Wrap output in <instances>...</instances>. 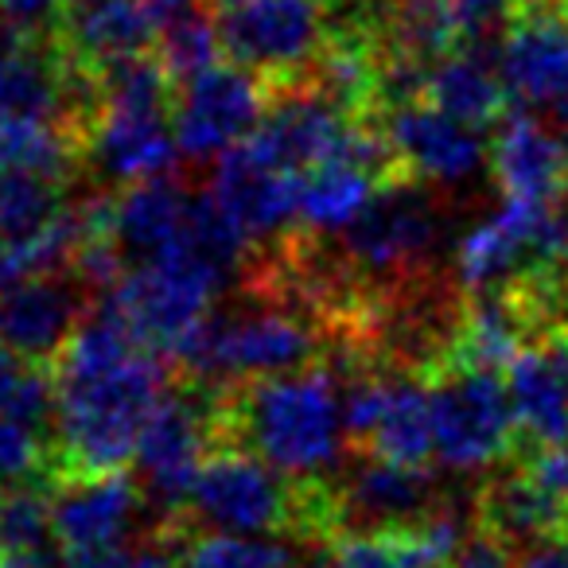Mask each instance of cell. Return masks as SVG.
I'll return each mask as SVG.
<instances>
[{
    "mask_svg": "<svg viewBox=\"0 0 568 568\" xmlns=\"http://www.w3.org/2000/svg\"><path fill=\"white\" fill-rule=\"evenodd\" d=\"M219 436L261 456L293 483H320L347 452L339 378L304 366L219 389Z\"/></svg>",
    "mask_w": 568,
    "mask_h": 568,
    "instance_id": "6da1fadb",
    "label": "cell"
},
{
    "mask_svg": "<svg viewBox=\"0 0 568 568\" xmlns=\"http://www.w3.org/2000/svg\"><path fill=\"white\" fill-rule=\"evenodd\" d=\"M55 471H125L156 402L168 394V366L156 351H136L121 366L55 378Z\"/></svg>",
    "mask_w": 568,
    "mask_h": 568,
    "instance_id": "7a4b0ae2",
    "label": "cell"
},
{
    "mask_svg": "<svg viewBox=\"0 0 568 568\" xmlns=\"http://www.w3.org/2000/svg\"><path fill=\"white\" fill-rule=\"evenodd\" d=\"M320 355L324 327H312L304 316L268 301L253 312H206L172 351V363L187 382L226 389L316 366Z\"/></svg>",
    "mask_w": 568,
    "mask_h": 568,
    "instance_id": "3957f363",
    "label": "cell"
},
{
    "mask_svg": "<svg viewBox=\"0 0 568 568\" xmlns=\"http://www.w3.org/2000/svg\"><path fill=\"white\" fill-rule=\"evenodd\" d=\"M183 518L222 534H284L296 521L324 534L335 526V495L320 490V483L293 487L273 464L230 444L203 459Z\"/></svg>",
    "mask_w": 568,
    "mask_h": 568,
    "instance_id": "277c9868",
    "label": "cell"
},
{
    "mask_svg": "<svg viewBox=\"0 0 568 568\" xmlns=\"http://www.w3.org/2000/svg\"><path fill=\"white\" fill-rule=\"evenodd\" d=\"M335 237L343 265L371 301L389 304L413 296L436 245V203L425 180L402 175L382 183L371 206Z\"/></svg>",
    "mask_w": 568,
    "mask_h": 568,
    "instance_id": "5b68a950",
    "label": "cell"
},
{
    "mask_svg": "<svg viewBox=\"0 0 568 568\" xmlns=\"http://www.w3.org/2000/svg\"><path fill=\"white\" fill-rule=\"evenodd\" d=\"M211 12L222 55L268 90L308 82L332 36L324 0H211Z\"/></svg>",
    "mask_w": 568,
    "mask_h": 568,
    "instance_id": "8992f818",
    "label": "cell"
},
{
    "mask_svg": "<svg viewBox=\"0 0 568 568\" xmlns=\"http://www.w3.org/2000/svg\"><path fill=\"white\" fill-rule=\"evenodd\" d=\"M428 409H433V452L456 475L490 471L518 444L503 371L436 366L428 374Z\"/></svg>",
    "mask_w": 568,
    "mask_h": 568,
    "instance_id": "52a82bcc",
    "label": "cell"
},
{
    "mask_svg": "<svg viewBox=\"0 0 568 568\" xmlns=\"http://www.w3.org/2000/svg\"><path fill=\"white\" fill-rule=\"evenodd\" d=\"M211 440H219V389L214 386H168L156 402L144 433L136 440V483L144 503L168 521L187 514L191 487L199 467L211 456Z\"/></svg>",
    "mask_w": 568,
    "mask_h": 568,
    "instance_id": "ba28073f",
    "label": "cell"
},
{
    "mask_svg": "<svg viewBox=\"0 0 568 568\" xmlns=\"http://www.w3.org/2000/svg\"><path fill=\"white\" fill-rule=\"evenodd\" d=\"M222 284L226 276L195 250L187 234V242L168 257L125 268V276L105 293V301L141 339V347L172 358L183 335L211 312V301Z\"/></svg>",
    "mask_w": 568,
    "mask_h": 568,
    "instance_id": "9c48e42d",
    "label": "cell"
},
{
    "mask_svg": "<svg viewBox=\"0 0 568 568\" xmlns=\"http://www.w3.org/2000/svg\"><path fill=\"white\" fill-rule=\"evenodd\" d=\"M273 90L257 74L234 63H214L211 71L187 79L175 90V141L191 160H214L250 141L268 110Z\"/></svg>",
    "mask_w": 568,
    "mask_h": 568,
    "instance_id": "30bf717a",
    "label": "cell"
},
{
    "mask_svg": "<svg viewBox=\"0 0 568 568\" xmlns=\"http://www.w3.org/2000/svg\"><path fill=\"white\" fill-rule=\"evenodd\" d=\"M498 36V71L510 98L560 102L568 87V0H514Z\"/></svg>",
    "mask_w": 568,
    "mask_h": 568,
    "instance_id": "8fae6325",
    "label": "cell"
},
{
    "mask_svg": "<svg viewBox=\"0 0 568 568\" xmlns=\"http://www.w3.org/2000/svg\"><path fill=\"white\" fill-rule=\"evenodd\" d=\"M351 129H355V118L327 102L312 82H301V87L273 90L265 118L245 144L268 164L304 175L308 168L339 156Z\"/></svg>",
    "mask_w": 568,
    "mask_h": 568,
    "instance_id": "7c38bea8",
    "label": "cell"
},
{
    "mask_svg": "<svg viewBox=\"0 0 568 568\" xmlns=\"http://www.w3.org/2000/svg\"><path fill=\"white\" fill-rule=\"evenodd\" d=\"M90 308V293L59 273H32L0 288V347L36 366H55L74 327Z\"/></svg>",
    "mask_w": 568,
    "mask_h": 568,
    "instance_id": "4fadbf2b",
    "label": "cell"
},
{
    "mask_svg": "<svg viewBox=\"0 0 568 568\" xmlns=\"http://www.w3.org/2000/svg\"><path fill=\"white\" fill-rule=\"evenodd\" d=\"M386 133L389 149H394L397 164L405 175L425 183H459L490 160V144L483 141L479 129L459 125L456 118H448L444 110H436L433 102H409L386 110L382 118H374Z\"/></svg>",
    "mask_w": 568,
    "mask_h": 568,
    "instance_id": "5bb4252c",
    "label": "cell"
},
{
    "mask_svg": "<svg viewBox=\"0 0 568 568\" xmlns=\"http://www.w3.org/2000/svg\"><path fill=\"white\" fill-rule=\"evenodd\" d=\"M175 105H105L82 144V160L118 183L160 180L183 156L175 141Z\"/></svg>",
    "mask_w": 568,
    "mask_h": 568,
    "instance_id": "9a60e30c",
    "label": "cell"
},
{
    "mask_svg": "<svg viewBox=\"0 0 568 568\" xmlns=\"http://www.w3.org/2000/svg\"><path fill=\"white\" fill-rule=\"evenodd\" d=\"M51 43L87 74H110L156 51V32L144 0H63Z\"/></svg>",
    "mask_w": 568,
    "mask_h": 568,
    "instance_id": "2e32d148",
    "label": "cell"
},
{
    "mask_svg": "<svg viewBox=\"0 0 568 568\" xmlns=\"http://www.w3.org/2000/svg\"><path fill=\"white\" fill-rule=\"evenodd\" d=\"M518 440L529 448L568 444V332L526 343L503 371Z\"/></svg>",
    "mask_w": 568,
    "mask_h": 568,
    "instance_id": "e0dca14e",
    "label": "cell"
},
{
    "mask_svg": "<svg viewBox=\"0 0 568 568\" xmlns=\"http://www.w3.org/2000/svg\"><path fill=\"white\" fill-rule=\"evenodd\" d=\"M144 506V490L125 471L67 475L51 490V521L59 549H102L129 541Z\"/></svg>",
    "mask_w": 568,
    "mask_h": 568,
    "instance_id": "ac0fdd59",
    "label": "cell"
},
{
    "mask_svg": "<svg viewBox=\"0 0 568 568\" xmlns=\"http://www.w3.org/2000/svg\"><path fill=\"white\" fill-rule=\"evenodd\" d=\"M436 506L440 498L425 467H405L363 452L358 467L335 495V526L351 521V529H402L417 526Z\"/></svg>",
    "mask_w": 568,
    "mask_h": 568,
    "instance_id": "d6986e66",
    "label": "cell"
},
{
    "mask_svg": "<svg viewBox=\"0 0 568 568\" xmlns=\"http://www.w3.org/2000/svg\"><path fill=\"white\" fill-rule=\"evenodd\" d=\"M211 191L250 234V242L284 237V226L301 211V175L268 164L245 141L219 156Z\"/></svg>",
    "mask_w": 568,
    "mask_h": 568,
    "instance_id": "ffe728a7",
    "label": "cell"
},
{
    "mask_svg": "<svg viewBox=\"0 0 568 568\" xmlns=\"http://www.w3.org/2000/svg\"><path fill=\"white\" fill-rule=\"evenodd\" d=\"M490 168L506 199L565 203L568 199V141L521 110H510L490 136Z\"/></svg>",
    "mask_w": 568,
    "mask_h": 568,
    "instance_id": "44dd1931",
    "label": "cell"
},
{
    "mask_svg": "<svg viewBox=\"0 0 568 568\" xmlns=\"http://www.w3.org/2000/svg\"><path fill=\"white\" fill-rule=\"evenodd\" d=\"M191 199L175 180L129 183V191L113 206V242L125 265H149L180 250L191 234Z\"/></svg>",
    "mask_w": 568,
    "mask_h": 568,
    "instance_id": "7402d4cb",
    "label": "cell"
},
{
    "mask_svg": "<svg viewBox=\"0 0 568 568\" xmlns=\"http://www.w3.org/2000/svg\"><path fill=\"white\" fill-rule=\"evenodd\" d=\"M490 59H498V43L490 48L487 40L464 43L459 51H452L428 71L425 102H433L436 110L456 118L459 125L479 129V133L495 129L510 113V90H506L498 63H490Z\"/></svg>",
    "mask_w": 568,
    "mask_h": 568,
    "instance_id": "603a6c76",
    "label": "cell"
},
{
    "mask_svg": "<svg viewBox=\"0 0 568 568\" xmlns=\"http://www.w3.org/2000/svg\"><path fill=\"white\" fill-rule=\"evenodd\" d=\"M475 521L514 549H529L537 541H552L568 529V506L552 498L526 467H510L487 479L475 498Z\"/></svg>",
    "mask_w": 568,
    "mask_h": 568,
    "instance_id": "cb8c5ba5",
    "label": "cell"
},
{
    "mask_svg": "<svg viewBox=\"0 0 568 568\" xmlns=\"http://www.w3.org/2000/svg\"><path fill=\"white\" fill-rule=\"evenodd\" d=\"M20 118L67 125V59L51 40L0 55V121Z\"/></svg>",
    "mask_w": 568,
    "mask_h": 568,
    "instance_id": "d4e9b609",
    "label": "cell"
},
{
    "mask_svg": "<svg viewBox=\"0 0 568 568\" xmlns=\"http://www.w3.org/2000/svg\"><path fill=\"white\" fill-rule=\"evenodd\" d=\"M363 452L405 467H428V459H436L428 382L413 378V374H397L386 382V405H382L378 425Z\"/></svg>",
    "mask_w": 568,
    "mask_h": 568,
    "instance_id": "484cf974",
    "label": "cell"
},
{
    "mask_svg": "<svg viewBox=\"0 0 568 568\" xmlns=\"http://www.w3.org/2000/svg\"><path fill=\"white\" fill-rule=\"evenodd\" d=\"M378 191L382 180L366 168H355L347 160H327V164H316L301 175V211H296V219L312 234H343L371 206Z\"/></svg>",
    "mask_w": 568,
    "mask_h": 568,
    "instance_id": "4316f807",
    "label": "cell"
},
{
    "mask_svg": "<svg viewBox=\"0 0 568 568\" xmlns=\"http://www.w3.org/2000/svg\"><path fill=\"white\" fill-rule=\"evenodd\" d=\"M71 206L67 180L36 172H0V245L20 253Z\"/></svg>",
    "mask_w": 568,
    "mask_h": 568,
    "instance_id": "83f0119b",
    "label": "cell"
},
{
    "mask_svg": "<svg viewBox=\"0 0 568 568\" xmlns=\"http://www.w3.org/2000/svg\"><path fill=\"white\" fill-rule=\"evenodd\" d=\"M0 541H4V552H20V557L59 568L63 549L55 541L48 490L24 483V487H9V495H0Z\"/></svg>",
    "mask_w": 568,
    "mask_h": 568,
    "instance_id": "f1b7e54d",
    "label": "cell"
},
{
    "mask_svg": "<svg viewBox=\"0 0 568 568\" xmlns=\"http://www.w3.org/2000/svg\"><path fill=\"white\" fill-rule=\"evenodd\" d=\"M296 549L276 534L206 529L180 549V568H293Z\"/></svg>",
    "mask_w": 568,
    "mask_h": 568,
    "instance_id": "f546056e",
    "label": "cell"
},
{
    "mask_svg": "<svg viewBox=\"0 0 568 568\" xmlns=\"http://www.w3.org/2000/svg\"><path fill=\"white\" fill-rule=\"evenodd\" d=\"M339 568H428L413 526L402 529H343L335 541Z\"/></svg>",
    "mask_w": 568,
    "mask_h": 568,
    "instance_id": "4dcf8cb0",
    "label": "cell"
},
{
    "mask_svg": "<svg viewBox=\"0 0 568 568\" xmlns=\"http://www.w3.org/2000/svg\"><path fill=\"white\" fill-rule=\"evenodd\" d=\"M59 568H180V549L164 534L144 541H118L102 549H63Z\"/></svg>",
    "mask_w": 568,
    "mask_h": 568,
    "instance_id": "1f68e13d",
    "label": "cell"
},
{
    "mask_svg": "<svg viewBox=\"0 0 568 568\" xmlns=\"http://www.w3.org/2000/svg\"><path fill=\"white\" fill-rule=\"evenodd\" d=\"M48 464V433L17 417H0V487H24Z\"/></svg>",
    "mask_w": 568,
    "mask_h": 568,
    "instance_id": "d6a6232c",
    "label": "cell"
},
{
    "mask_svg": "<svg viewBox=\"0 0 568 568\" xmlns=\"http://www.w3.org/2000/svg\"><path fill=\"white\" fill-rule=\"evenodd\" d=\"M448 568H518V549L479 526L475 534H467V541L459 545Z\"/></svg>",
    "mask_w": 568,
    "mask_h": 568,
    "instance_id": "836d02e7",
    "label": "cell"
},
{
    "mask_svg": "<svg viewBox=\"0 0 568 568\" xmlns=\"http://www.w3.org/2000/svg\"><path fill=\"white\" fill-rule=\"evenodd\" d=\"M63 12V0H0V17L32 40H51Z\"/></svg>",
    "mask_w": 568,
    "mask_h": 568,
    "instance_id": "e575fe53",
    "label": "cell"
},
{
    "mask_svg": "<svg viewBox=\"0 0 568 568\" xmlns=\"http://www.w3.org/2000/svg\"><path fill=\"white\" fill-rule=\"evenodd\" d=\"M514 0H452V12L459 20V32H464V43L487 40L490 32H503V20L510 12Z\"/></svg>",
    "mask_w": 568,
    "mask_h": 568,
    "instance_id": "d590c367",
    "label": "cell"
},
{
    "mask_svg": "<svg viewBox=\"0 0 568 568\" xmlns=\"http://www.w3.org/2000/svg\"><path fill=\"white\" fill-rule=\"evenodd\" d=\"M521 467L549 490L552 498L568 506V444L565 448H529L521 456Z\"/></svg>",
    "mask_w": 568,
    "mask_h": 568,
    "instance_id": "8d00e7d4",
    "label": "cell"
},
{
    "mask_svg": "<svg viewBox=\"0 0 568 568\" xmlns=\"http://www.w3.org/2000/svg\"><path fill=\"white\" fill-rule=\"evenodd\" d=\"M518 568H568V541H537L518 549Z\"/></svg>",
    "mask_w": 568,
    "mask_h": 568,
    "instance_id": "74e56055",
    "label": "cell"
},
{
    "mask_svg": "<svg viewBox=\"0 0 568 568\" xmlns=\"http://www.w3.org/2000/svg\"><path fill=\"white\" fill-rule=\"evenodd\" d=\"M293 568H339V557H335V545L308 541L304 549H296Z\"/></svg>",
    "mask_w": 568,
    "mask_h": 568,
    "instance_id": "f35d334b",
    "label": "cell"
},
{
    "mask_svg": "<svg viewBox=\"0 0 568 568\" xmlns=\"http://www.w3.org/2000/svg\"><path fill=\"white\" fill-rule=\"evenodd\" d=\"M28 43H40V40H32V36H24V32H20V28H12L9 20L0 17V55H9V51L28 48Z\"/></svg>",
    "mask_w": 568,
    "mask_h": 568,
    "instance_id": "ab89813d",
    "label": "cell"
},
{
    "mask_svg": "<svg viewBox=\"0 0 568 568\" xmlns=\"http://www.w3.org/2000/svg\"><path fill=\"white\" fill-rule=\"evenodd\" d=\"M560 113L568 118V87H565V98H560Z\"/></svg>",
    "mask_w": 568,
    "mask_h": 568,
    "instance_id": "60d3db41",
    "label": "cell"
},
{
    "mask_svg": "<svg viewBox=\"0 0 568 568\" xmlns=\"http://www.w3.org/2000/svg\"><path fill=\"white\" fill-rule=\"evenodd\" d=\"M0 552H4V541H0Z\"/></svg>",
    "mask_w": 568,
    "mask_h": 568,
    "instance_id": "b9f144b4",
    "label": "cell"
},
{
    "mask_svg": "<svg viewBox=\"0 0 568 568\" xmlns=\"http://www.w3.org/2000/svg\"><path fill=\"white\" fill-rule=\"evenodd\" d=\"M565 537H568V529H565Z\"/></svg>",
    "mask_w": 568,
    "mask_h": 568,
    "instance_id": "7bdbcfd3",
    "label": "cell"
}]
</instances>
